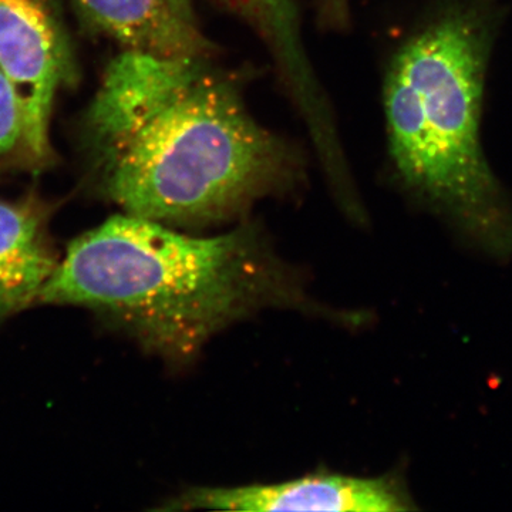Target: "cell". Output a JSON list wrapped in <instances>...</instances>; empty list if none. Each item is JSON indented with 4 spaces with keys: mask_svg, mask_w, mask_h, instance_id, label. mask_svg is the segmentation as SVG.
<instances>
[{
    "mask_svg": "<svg viewBox=\"0 0 512 512\" xmlns=\"http://www.w3.org/2000/svg\"><path fill=\"white\" fill-rule=\"evenodd\" d=\"M204 59L124 50L107 67L89 126L106 194L124 214L161 224L221 220L288 175L284 143Z\"/></svg>",
    "mask_w": 512,
    "mask_h": 512,
    "instance_id": "6da1fadb",
    "label": "cell"
},
{
    "mask_svg": "<svg viewBox=\"0 0 512 512\" xmlns=\"http://www.w3.org/2000/svg\"><path fill=\"white\" fill-rule=\"evenodd\" d=\"M80 18L126 50L165 57H205L210 43L191 0H73Z\"/></svg>",
    "mask_w": 512,
    "mask_h": 512,
    "instance_id": "8992f818",
    "label": "cell"
},
{
    "mask_svg": "<svg viewBox=\"0 0 512 512\" xmlns=\"http://www.w3.org/2000/svg\"><path fill=\"white\" fill-rule=\"evenodd\" d=\"M22 140V113L18 96L8 77L0 69V158Z\"/></svg>",
    "mask_w": 512,
    "mask_h": 512,
    "instance_id": "9c48e42d",
    "label": "cell"
},
{
    "mask_svg": "<svg viewBox=\"0 0 512 512\" xmlns=\"http://www.w3.org/2000/svg\"><path fill=\"white\" fill-rule=\"evenodd\" d=\"M0 69L18 96L20 144L42 163L50 151L53 100L73 72L59 0H0Z\"/></svg>",
    "mask_w": 512,
    "mask_h": 512,
    "instance_id": "277c9868",
    "label": "cell"
},
{
    "mask_svg": "<svg viewBox=\"0 0 512 512\" xmlns=\"http://www.w3.org/2000/svg\"><path fill=\"white\" fill-rule=\"evenodd\" d=\"M291 296L249 231L197 238L124 214L74 239L37 305L87 309L183 360L232 320Z\"/></svg>",
    "mask_w": 512,
    "mask_h": 512,
    "instance_id": "7a4b0ae2",
    "label": "cell"
},
{
    "mask_svg": "<svg viewBox=\"0 0 512 512\" xmlns=\"http://www.w3.org/2000/svg\"><path fill=\"white\" fill-rule=\"evenodd\" d=\"M346 2H348V0H329V3H332V5H336V8H338V10L342 9V12L343 6H345Z\"/></svg>",
    "mask_w": 512,
    "mask_h": 512,
    "instance_id": "30bf717a",
    "label": "cell"
},
{
    "mask_svg": "<svg viewBox=\"0 0 512 512\" xmlns=\"http://www.w3.org/2000/svg\"><path fill=\"white\" fill-rule=\"evenodd\" d=\"M487 33L453 12L414 36L390 67V151L404 183L450 221L468 248L508 261L512 208L480 144Z\"/></svg>",
    "mask_w": 512,
    "mask_h": 512,
    "instance_id": "3957f363",
    "label": "cell"
},
{
    "mask_svg": "<svg viewBox=\"0 0 512 512\" xmlns=\"http://www.w3.org/2000/svg\"><path fill=\"white\" fill-rule=\"evenodd\" d=\"M414 508L399 478L315 474L285 483L192 488L163 510L393 512Z\"/></svg>",
    "mask_w": 512,
    "mask_h": 512,
    "instance_id": "5b68a950",
    "label": "cell"
},
{
    "mask_svg": "<svg viewBox=\"0 0 512 512\" xmlns=\"http://www.w3.org/2000/svg\"><path fill=\"white\" fill-rule=\"evenodd\" d=\"M59 262L45 211L32 202L0 201V320L37 305Z\"/></svg>",
    "mask_w": 512,
    "mask_h": 512,
    "instance_id": "52a82bcc",
    "label": "cell"
},
{
    "mask_svg": "<svg viewBox=\"0 0 512 512\" xmlns=\"http://www.w3.org/2000/svg\"><path fill=\"white\" fill-rule=\"evenodd\" d=\"M278 47L298 42L293 0H232Z\"/></svg>",
    "mask_w": 512,
    "mask_h": 512,
    "instance_id": "ba28073f",
    "label": "cell"
}]
</instances>
